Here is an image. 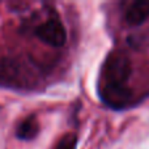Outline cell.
Segmentation results:
<instances>
[{
  "label": "cell",
  "instance_id": "cell-1",
  "mask_svg": "<svg viewBox=\"0 0 149 149\" xmlns=\"http://www.w3.org/2000/svg\"><path fill=\"white\" fill-rule=\"evenodd\" d=\"M131 62L123 52H113L109 55L103 67V84L124 85L131 76Z\"/></svg>",
  "mask_w": 149,
  "mask_h": 149
},
{
  "label": "cell",
  "instance_id": "cell-2",
  "mask_svg": "<svg viewBox=\"0 0 149 149\" xmlns=\"http://www.w3.org/2000/svg\"><path fill=\"white\" fill-rule=\"evenodd\" d=\"M36 36L52 47H62L67 41V33L62 22L54 18H50L46 22L41 24L36 29Z\"/></svg>",
  "mask_w": 149,
  "mask_h": 149
},
{
  "label": "cell",
  "instance_id": "cell-3",
  "mask_svg": "<svg viewBox=\"0 0 149 149\" xmlns=\"http://www.w3.org/2000/svg\"><path fill=\"white\" fill-rule=\"evenodd\" d=\"M100 93L103 102L114 109L124 107L132 100V90L130 89L127 84L124 85L102 84Z\"/></svg>",
  "mask_w": 149,
  "mask_h": 149
},
{
  "label": "cell",
  "instance_id": "cell-4",
  "mask_svg": "<svg viewBox=\"0 0 149 149\" xmlns=\"http://www.w3.org/2000/svg\"><path fill=\"white\" fill-rule=\"evenodd\" d=\"M149 18V0L134 1L124 13V21L130 26H139Z\"/></svg>",
  "mask_w": 149,
  "mask_h": 149
},
{
  "label": "cell",
  "instance_id": "cell-5",
  "mask_svg": "<svg viewBox=\"0 0 149 149\" xmlns=\"http://www.w3.org/2000/svg\"><path fill=\"white\" fill-rule=\"evenodd\" d=\"M39 132V124L34 116H29L22 123L17 127V137L22 140H31L38 135Z\"/></svg>",
  "mask_w": 149,
  "mask_h": 149
},
{
  "label": "cell",
  "instance_id": "cell-6",
  "mask_svg": "<svg viewBox=\"0 0 149 149\" xmlns=\"http://www.w3.org/2000/svg\"><path fill=\"white\" fill-rule=\"evenodd\" d=\"M76 145H77V136L74 134H67L58 143L55 149H76Z\"/></svg>",
  "mask_w": 149,
  "mask_h": 149
}]
</instances>
